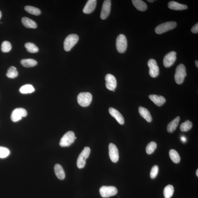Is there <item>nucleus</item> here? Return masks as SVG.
I'll use <instances>...</instances> for the list:
<instances>
[{"mask_svg": "<svg viewBox=\"0 0 198 198\" xmlns=\"http://www.w3.org/2000/svg\"><path fill=\"white\" fill-rule=\"evenodd\" d=\"M147 1L149 2H154V1H152V0H148Z\"/></svg>", "mask_w": 198, "mask_h": 198, "instance_id": "nucleus-40", "label": "nucleus"}, {"mask_svg": "<svg viewBox=\"0 0 198 198\" xmlns=\"http://www.w3.org/2000/svg\"><path fill=\"white\" fill-rule=\"evenodd\" d=\"M105 80L107 89L111 91L115 90L117 86V81L115 77L112 74H107Z\"/></svg>", "mask_w": 198, "mask_h": 198, "instance_id": "nucleus-12", "label": "nucleus"}, {"mask_svg": "<svg viewBox=\"0 0 198 198\" xmlns=\"http://www.w3.org/2000/svg\"><path fill=\"white\" fill-rule=\"evenodd\" d=\"M176 52L172 51L165 55L163 59V64L165 67L168 68L173 65L176 59Z\"/></svg>", "mask_w": 198, "mask_h": 198, "instance_id": "nucleus-11", "label": "nucleus"}, {"mask_svg": "<svg viewBox=\"0 0 198 198\" xmlns=\"http://www.w3.org/2000/svg\"><path fill=\"white\" fill-rule=\"evenodd\" d=\"M111 1L110 0H105L102 5L100 17L102 19H106L109 15L111 9Z\"/></svg>", "mask_w": 198, "mask_h": 198, "instance_id": "nucleus-14", "label": "nucleus"}, {"mask_svg": "<svg viewBox=\"0 0 198 198\" xmlns=\"http://www.w3.org/2000/svg\"><path fill=\"white\" fill-rule=\"evenodd\" d=\"M169 157L172 161L175 163H179L181 158L177 151L174 149H171L169 151Z\"/></svg>", "mask_w": 198, "mask_h": 198, "instance_id": "nucleus-25", "label": "nucleus"}, {"mask_svg": "<svg viewBox=\"0 0 198 198\" xmlns=\"http://www.w3.org/2000/svg\"><path fill=\"white\" fill-rule=\"evenodd\" d=\"M1 16H2L1 12L0 11V19H1Z\"/></svg>", "mask_w": 198, "mask_h": 198, "instance_id": "nucleus-41", "label": "nucleus"}, {"mask_svg": "<svg viewBox=\"0 0 198 198\" xmlns=\"http://www.w3.org/2000/svg\"><path fill=\"white\" fill-rule=\"evenodd\" d=\"M186 76V69L183 64H180L176 69L175 75V80L176 83L178 85L182 83Z\"/></svg>", "mask_w": 198, "mask_h": 198, "instance_id": "nucleus-1", "label": "nucleus"}, {"mask_svg": "<svg viewBox=\"0 0 198 198\" xmlns=\"http://www.w3.org/2000/svg\"><path fill=\"white\" fill-rule=\"evenodd\" d=\"M182 141L185 143L186 141V137L184 136H182L181 138Z\"/></svg>", "mask_w": 198, "mask_h": 198, "instance_id": "nucleus-37", "label": "nucleus"}, {"mask_svg": "<svg viewBox=\"0 0 198 198\" xmlns=\"http://www.w3.org/2000/svg\"><path fill=\"white\" fill-rule=\"evenodd\" d=\"M55 174L58 179L62 180L65 178V172L63 168L59 164H56L54 167Z\"/></svg>", "mask_w": 198, "mask_h": 198, "instance_id": "nucleus-22", "label": "nucleus"}, {"mask_svg": "<svg viewBox=\"0 0 198 198\" xmlns=\"http://www.w3.org/2000/svg\"><path fill=\"white\" fill-rule=\"evenodd\" d=\"M192 126V122L189 120H187L181 124L180 128L182 131L186 132L191 129Z\"/></svg>", "mask_w": 198, "mask_h": 198, "instance_id": "nucleus-31", "label": "nucleus"}, {"mask_svg": "<svg viewBox=\"0 0 198 198\" xmlns=\"http://www.w3.org/2000/svg\"><path fill=\"white\" fill-rule=\"evenodd\" d=\"M90 153V148L85 147L80 153L77 162V165L78 168H82L85 167L86 163V159L88 158Z\"/></svg>", "mask_w": 198, "mask_h": 198, "instance_id": "nucleus-5", "label": "nucleus"}, {"mask_svg": "<svg viewBox=\"0 0 198 198\" xmlns=\"http://www.w3.org/2000/svg\"><path fill=\"white\" fill-rule=\"evenodd\" d=\"M25 47L28 52L30 53H36L39 51L38 48L33 43H26L25 44Z\"/></svg>", "mask_w": 198, "mask_h": 198, "instance_id": "nucleus-28", "label": "nucleus"}, {"mask_svg": "<svg viewBox=\"0 0 198 198\" xmlns=\"http://www.w3.org/2000/svg\"><path fill=\"white\" fill-rule=\"evenodd\" d=\"M158 166L155 165L153 167L150 173V176L151 179H154L158 175Z\"/></svg>", "mask_w": 198, "mask_h": 198, "instance_id": "nucleus-35", "label": "nucleus"}, {"mask_svg": "<svg viewBox=\"0 0 198 198\" xmlns=\"http://www.w3.org/2000/svg\"><path fill=\"white\" fill-rule=\"evenodd\" d=\"M75 134L73 131H69L66 133L61 139L60 145L61 147H68L73 143L75 141Z\"/></svg>", "mask_w": 198, "mask_h": 198, "instance_id": "nucleus-6", "label": "nucleus"}, {"mask_svg": "<svg viewBox=\"0 0 198 198\" xmlns=\"http://www.w3.org/2000/svg\"><path fill=\"white\" fill-rule=\"evenodd\" d=\"M25 10L28 13L35 16H39L41 13L40 10L38 8L32 6H27L25 7Z\"/></svg>", "mask_w": 198, "mask_h": 198, "instance_id": "nucleus-30", "label": "nucleus"}, {"mask_svg": "<svg viewBox=\"0 0 198 198\" xmlns=\"http://www.w3.org/2000/svg\"><path fill=\"white\" fill-rule=\"evenodd\" d=\"M118 191L116 187L113 186H103L99 189L100 194L102 197L107 198L116 194Z\"/></svg>", "mask_w": 198, "mask_h": 198, "instance_id": "nucleus-8", "label": "nucleus"}, {"mask_svg": "<svg viewBox=\"0 0 198 198\" xmlns=\"http://www.w3.org/2000/svg\"><path fill=\"white\" fill-rule=\"evenodd\" d=\"M196 175L198 177V169H197V171H196Z\"/></svg>", "mask_w": 198, "mask_h": 198, "instance_id": "nucleus-39", "label": "nucleus"}, {"mask_svg": "<svg viewBox=\"0 0 198 198\" xmlns=\"http://www.w3.org/2000/svg\"><path fill=\"white\" fill-rule=\"evenodd\" d=\"M27 115L26 110L23 108H17L12 112L11 119L13 122H18L23 117H26Z\"/></svg>", "mask_w": 198, "mask_h": 198, "instance_id": "nucleus-9", "label": "nucleus"}, {"mask_svg": "<svg viewBox=\"0 0 198 198\" xmlns=\"http://www.w3.org/2000/svg\"><path fill=\"white\" fill-rule=\"evenodd\" d=\"M127 46V40L124 35H119L117 37L116 42V47L118 51L123 53L126 51Z\"/></svg>", "mask_w": 198, "mask_h": 198, "instance_id": "nucleus-7", "label": "nucleus"}, {"mask_svg": "<svg viewBox=\"0 0 198 198\" xmlns=\"http://www.w3.org/2000/svg\"><path fill=\"white\" fill-rule=\"evenodd\" d=\"M148 65L149 68L150 75L154 78L158 76L159 75V69L156 61L151 59L148 62Z\"/></svg>", "mask_w": 198, "mask_h": 198, "instance_id": "nucleus-10", "label": "nucleus"}, {"mask_svg": "<svg viewBox=\"0 0 198 198\" xmlns=\"http://www.w3.org/2000/svg\"><path fill=\"white\" fill-rule=\"evenodd\" d=\"M76 137H74V139H75V140H76Z\"/></svg>", "mask_w": 198, "mask_h": 198, "instance_id": "nucleus-42", "label": "nucleus"}, {"mask_svg": "<svg viewBox=\"0 0 198 198\" xmlns=\"http://www.w3.org/2000/svg\"><path fill=\"white\" fill-rule=\"evenodd\" d=\"M92 96L90 92H82L78 94L77 97L78 102L83 107L88 106L92 102Z\"/></svg>", "mask_w": 198, "mask_h": 198, "instance_id": "nucleus-3", "label": "nucleus"}, {"mask_svg": "<svg viewBox=\"0 0 198 198\" xmlns=\"http://www.w3.org/2000/svg\"><path fill=\"white\" fill-rule=\"evenodd\" d=\"M110 115L116 120L120 124H123L124 120L123 117L120 112L115 109L113 108H110L109 109Z\"/></svg>", "mask_w": 198, "mask_h": 198, "instance_id": "nucleus-15", "label": "nucleus"}, {"mask_svg": "<svg viewBox=\"0 0 198 198\" xmlns=\"http://www.w3.org/2000/svg\"><path fill=\"white\" fill-rule=\"evenodd\" d=\"M21 65L25 67L29 68L34 67L37 64V62L33 59H26L21 60Z\"/></svg>", "mask_w": 198, "mask_h": 198, "instance_id": "nucleus-24", "label": "nucleus"}, {"mask_svg": "<svg viewBox=\"0 0 198 198\" xmlns=\"http://www.w3.org/2000/svg\"><path fill=\"white\" fill-rule=\"evenodd\" d=\"M195 65H196V67H197V68L198 67V62L197 60H196L195 61Z\"/></svg>", "mask_w": 198, "mask_h": 198, "instance_id": "nucleus-38", "label": "nucleus"}, {"mask_svg": "<svg viewBox=\"0 0 198 198\" xmlns=\"http://www.w3.org/2000/svg\"><path fill=\"white\" fill-rule=\"evenodd\" d=\"M109 151L110 160L114 163H116L119 159L118 150L115 144L110 143L109 146Z\"/></svg>", "mask_w": 198, "mask_h": 198, "instance_id": "nucleus-13", "label": "nucleus"}, {"mask_svg": "<svg viewBox=\"0 0 198 198\" xmlns=\"http://www.w3.org/2000/svg\"><path fill=\"white\" fill-rule=\"evenodd\" d=\"M149 97L153 102L158 106H161L165 104L166 102L165 98L163 96L152 94L149 96Z\"/></svg>", "mask_w": 198, "mask_h": 198, "instance_id": "nucleus-17", "label": "nucleus"}, {"mask_svg": "<svg viewBox=\"0 0 198 198\" xmlns=\"http://www.w3.org/2000/svg\"><path fill=\"white\" fill-rule=\"evenodd\" d=\"M191 31L193 33H198V23L193 26L191 29Z\"/></svg>", "mask_w": 198, "mask_h": 198, "instance_id": "nucleus-36", "label": "nucleus"}, {"mask_svg": "<svg viewBox=\"0 0 198 198\" xmlns=\"http://www.w3.org/2000/svg\"><path fill=\"white\" fill-rule=\"evenodd\" d=\"M34 91V88L31 85H25L19 89V92L21 93L24 94L31 93Z\"/></svg>", "mask_w": 198, "mask_h": 198, "instance_id": "nucleus-27", "label": "nucleus"}, {"mask_svg": "<svg viewBox=\"0 0 198 198\" xmlns=\"http://www.w3.org/2000/svg\"><path fill=\"white\" fill-rule=\"evenodd\" d=\"M6 75L9 78H15L18 75V72L16 67L12 66L8 69Z\"/></svg>", "mask_w": 198, "mask_h": 198, "instance_id": "nucleus-29", "label": "nucleus"}, {"mask_svg": "<svg viewBox=\"0 0 198 198\" xmlns=\"http://www.w3.org/2000/svg\"><path fill=\"white\" fill-rule=\"evenodd\" d=\"M180 120V117L179 116H177L173 120L171 121L168 125L167 127V130L169 133H172L175 131L176 128L179 124Z\"/></svg>", "mask_w": 198, "mask_h": 198, "instance_id": "nucleus-21", "label": "nucleus"}, {"mask_svg": "<svg viewBox=\"0 0 198 198\" xmlns=\"http://www.w3.org/2000/svg\"><path fill=\"white\" fill-rule=\"evenodd\" d=\"M79 39L78 36L75 34H71L66 37L64 43V47L65 50L70 51L78 42Z\"/></svg>", "mask_w": 198, "mask_h": 198, "instance_id": "nucleus-2", "label": "nucleus"}, {"mask_svg": "<svg viewBox=\"0 0 198 198\" xmlns=\"http://www.w3.org/2000/svg\"><path fill=\"white\" fill-rule=\"evenodd\" d=\"M132 3L137 9L141 11H144L147 10V5L143 1L141 0H133Z\"/></svg>", "mask_w": 198, "mask_h": 198, "instance_id": "nucleus-23", "label": "nucleus"}, {"mask_svg": "<svg viewBox=\"0 0 198 198\" xmlns=\"http://www.w3.org/2000/svg\"><path fill=\"white\" fill-rule=\"evenodd\" d=\"M174 191L173 186L171 185H167L164 189V197L165 198H170L173 195Z\"/></svg>", "mask_w": 198, "mask_h": 198, "instance_id": "nucleus-26", "label": "nucleus"}, {"mask_svg": "<svg viewBox=\"0 0 198 198\" xmlns=\"http://www.w3.org/2000/svg\"><path fill=\"white\" fill-rule=\"evenodd\" d=\"M22 24L27 28H36L37 27L36 23L35 21L28 17H23L21 19Z\"/></svg>", "mask_w": 198, "mask_h": 198, "instance_id": "nucleus-20", "label": "nucleus"}, {"mask_svg": "<svg viewBox=\"0 0 198 198\" xmlns=\"http://www.w3.org/2000/svg\"><path fill=\"white\" fill-rule=\"evenodd\" d=\"M157 144L155 142H151L148 144L146 147V152L148 154L150 155L154 152L157 148Z\"/></svg>", "mask_w": 198, "mask_h": 198, "instance_id": "nucleus-32", "label": "nucleus"}, {"mask_svg": "<svg viewBox=\"0 0 198 198\" xmlns=\"http://www.w3.org/2000/svg\"><path fill=\"white\" fill-rule=\"evenodd\" d=\"M97 1L96 0H89L83 8L84 13L89 14L93 12L96 8Z\"/></svg>", "mask_w": 198, "mask_h": 198, "instance_id": "nucleus-16", "label": "nucleus"}, {"mask_svg": "<svg viewBox=\"0 0 198 198\" xmlns=\"http://www.w3.org/2000/svg\"><path fill=\"white\" fill-rule=\"evenodd\" d=\"M176 26L177 24L174 21H169V22L162 23L158 25L155 28V32L158 34H161L169 30L174 29L176 27Z\"/></svg>", "mask_w": 198, "mask_h": 198, "instance_id": "nucleus-4", "label": "nucleus"}, {"mask_svg": "<svg viewBox=\"0 0 198 198\" xmlns=\"http://www.w3.org/2000/svg\"><path fill=\"white\" fill-rule=\"evenodd\" d=\"M10 153V151L7 148L0 147V158H6L9 155Z\"/></svg>", "mask_w": 198, "mask_h": 198, "instance_id": "nucleus-34", "label": "nucleus"}, {"mask_svg": "<svg viewBox=\"0 0 198 198\" xmlns=\"http://www.w3.org/2000/svg\"><path fill=\"white\" fill-rule=\"evenodd\" d=\"M12 49L11 44L8 41H5L1 45V51L3 53L9 52Z\"/></svg>", "mask_w": 198, "mask_h": 198, "instance_id": "nucleus-33", "label": "nucleus"}, {"mask_svg": "<svg viewBox=\"0 0 198 198\" xmlns=\"http://www.w3.org/2000/svg\"><path fill=\"white\" fill-rule=\"evenodd\" d=\"M139 112L141 116L145 119L148 122H151L152 121V118L150 113L147 109L142 106L139 107Z\"/></svg>", "mask_w": 198, "mask_h": 198, "instance_id": "nucleus-18", "label": "nucleus"}, {"mask_svg": "<svg viewBox=\"0 0 198 198\" xmlns=\"http://www.w3.org/2000/svg\"><path fill=\"white\" fill-rule=\"evenodd\" d=\"M168 7L171 9L176 10H181L186 9L188 6L185 5L180 4L176 2L172 1L168 3Z\"/></svg>", "mask_w": 198, "mask_h": 198, "instance_id": "nucleus-19", "label": "nucleus"}]
</instances>
